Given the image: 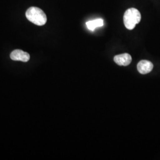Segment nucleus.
<instances>
[{
    "mask_svg": "<svg viewBox=\"0 0 160 160\" xmlns=\"http://www.w3.org/2000/svg\"><path fill=\"white\" fill-rule=\"evenodd\" d=\"M26 16L30 22L38 26H43L47 22V17L44 12L38 7H32L26 12Z\"/></svg>",
    "mask_w": 160,
    "mask_h": 160,
    "instance_id": "1",
    "label": "nucleus"
},
{
    "mask_svg": "<svg viewBox=\"0 0 160 160\" xmlns=\"http://www.w3.org/2000/svg\"><path fill=\"white\" fill-rule=\"evenodd\" d=\"M141 14L138 10L131 8L126 10L123 16L124 24L128 30H133L136 25L140 22Z\"/></svg>",
    "mask_w": 160,
    "mask_h": 160,
    "instance_id": "2",
    "label": "nucleus"
},
{
    "mask_svg": "<svg viewBox=\"0 0 160 160\" xmlns=\"http://www.w3.org/2000/svg\"><path fill=\"white\" fill-rule=\"evenodd\" d=\"M10 58L13 61H19L26 62H28L30 59V55L28 52L20 49H16L11 53Z\"/></svg>",
    "mask_w": 160,
    "mask_h": 160,
    "instance_id": "3",
    "label": "nucleus"
},
{
    "mask_svg": "<svg viewBox=\"0 0 160 160\" xmlns=\"http://www.w3.org/2000/svg\"><path fill=\"white\" fill-rule=\"evenodd\" d=\"M153 67V63L147 60H142L137 65L138 71L141 74L149 73L152 70Z\"/></svg>",
    "mask_w": 160,
    "mask_h": 160,
    "instance_id": "4",
    "label": "nucleus"
},
{
    "mask_svg": "<svg viewBox=\"0 0 160 160\" xmlns=\"http://www.w3.org/2000/svg\"><path fill=\"white\" fill-rule=\"evenodd\" d=\"M114 62L120 66H128L132 62L131 56L129 53H123L114 57Z\"/></svg>",
    "mask_w": 160,
    "mask_h": 160,
    "instance_id": "5",
    "label": "nucleus"
},
{
    "mask_svg": "<svg viewBox=\"0 0 160 160\" xmlns=\"http://www.w3.org/2000/svg\"><path fill=\"white\" fill-rule=\"evenodd\" d=\"M104 25V21L102 18H97L93 20L88 21L86 23L87 28L91 31H94L97 28L102 27Z\"/></svg>",
    "mask_w": 160,
    "mask_h": 160,
    "instance_id": "6",
    "label": "nucleus"
}]
</instances>
